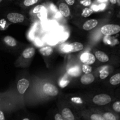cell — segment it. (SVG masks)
<instances>
[{
    "instance_id": "4",
    "label": "cell",
    "mask_w": 120,
    "mask_h": 120,
    "mask_svg": "<svg viewBox=\"0 0 120 120\" xmlns=\"http://www.w3.org/2000/svg\"><path fill=\"white\" fill-rule=\"evenodd\" d=\"M43 91L46 94L50 96H56L58 94V89L55 86L51 83H47L43 85Z\"/></svg>"
},
{
    "instance_id": "8",
    "label": "cell",
    "mask_w": 120,
    "mask_h": 120,
    "mask_svg": "<svg viewBox=\"0 0 120 120\" xmlns=\"http://www.w3.org/2000/svg\"><path fill=\"white\" fill-rule=\"evenodd\" d=\"M29 86V82L28 80L25 79H22L19 80L17 84V89L18 92L22 94H24L26 90L28 89Z\"/></svg>"
},
{
    "instance_id": "1",
    "label": "cell",
    "mask_w": 120,
    "mask_h": 120,
    "mask_svg": "<svg viewBox=\"0 0 120 120\" xmlns=\"http://www.w3.org/2000/svg\"><path fill=\"white\" fill-rule=\"evenodd\" d=\"M102 34L106 36L116 35L120 32V26L116 24H107L101 28Z\"/></svg>"
},
{
    "instance_id": "25",
    "label": "cell",
    "mask_w": 120,
    "mask_h": 120,
    "mask_svg": "<svg viewBox=\"0 0 120 120\" xmlns=\"http://www.w3.org/2000/svg\"><path fill=\"white\" fill-rule=\"evenodd\" d=\"M82 70L85 74L90 73L92 71V68L89 64H84L82 66Z\"/></svg>"
},
{
    "instance_id": "12",
    "label": "cell",
    "mask_w": 120,
    "mask_h": 120,
    "mask_svg": "<svg viewBox=\"0 0 120 120\" xmlns=\"http://www.w3.org/2000/svg\"><path fill=\"white\" fill-rule=\"evenodd\" d=\"M95 57L101 62L103 63H105V62H109L110 59L108 55L105 54V53L103 52L100 51V50H98L96 52L95 54Z\"/></svg>"
},
{
    "instance_id": "9",
    "label": "cell",
    "mask_w": 120,
    "mask_h": 120,
    "mask_svg": "<svg viewBox=\"0 0 120 120\" xmlns=\"http://www.w3.org/2000/svg\"><path fill=\"white\" fill-rule=\"evenodd\" d=\"M59 9L60 14L66 18L69 17L70 15V10L69 6L65 2H62L59 5Z\"/></svg>"
},
{
    "instance_id": "18",
    "label": "cell",
    "mask_w": 120,
    "mask_h": 120,
    "mask_svg": "<svg viewBox=\"0 0 120 120\" xmlns=\"http://www.w3.org/2000/svg\"><path fill=\"white\" fill-rule=\"evenodd\" d=\"M68 73L69 75L72 76H77L80 75V70L79 67L75 66L68 70Z\"/></svg>"
},
{
    "instance_id": "30",
    "label": "cell",
    "mask_w": 120,
    "mask_h": 120,
    "mask_svg": "<svg viewBox=\"0 0 120 120\" xmlns=\"http://www.w3.org/2000/svg\"><path fill=\"white\" fill-rule=\"evenodd\" d=\"M0 120H6L4 112L1 110H0Z\"/></svg>"
},
{
    "instance_id": "28",
    "label": "cell",
    "mask_w": 120,
    "mask_h": 120,
    "mask_svg": "<svg viewBox=\"0 0 120 120\" xmlns=\"http://www.w3.org/2000/svg\"><path fill=\"white\" fill-rule=\"evenodd\" d=\"M71 101L77 104H82L83 103V100L79 97H73V98H71Z\"/></svg>"
},
{
    "instance_id": "7",
    "label": "cell",
    "mask_w": 120,
    "mask_h": 120,
    "mask_svg": "<svg viewBox=\"0 0 120 120\" xmlns=\"http://www.w3.org/2000/svg\"><path fill=\"white\" fill-rule=\"evenodd\" d=\"M64 120H77L73 111L68 107H64L60 113Z\"/></svg>"
},
{
    "instance_id": "31",
    "label": "cell",
    "mask_w": 120,
    "mask_h": 120,
    "mask_svg": "<svg viewBox=\"0 0 120 120\" xmlns=\"http://www.w3.org/2000/svg\"><path fill=\"white\" fill-rule=\"evenodd\" d=\"M109 1H110V2L112 5H116L117 3V2H118L117 0H109Z\"/></svg>"
},
{
    "instance_id": "6",
    "label": "cell",
    "mask_w": 120,
    "mask_h": 120,
    "mask_svg": "<svg viewBox=\"0 0 120 120\" xmlns=\"http://www.w3.org/2000/svg\"><path fill=\"white\" fill-rule=\"evenodd\" d=\"M80 60L84 64H92L96 61V57L93 54L86 52L82 54L80 56Z\"/></svg>"
},
{
    "instance_id": "23",
    "label": "cell",
    "mask_w": 120,
    "mask_h": 120,
    "mask_svg": "<svg viewBox=\"0 0 120 120\" xmlns=\"http://www.w3.org/2000/svg\"><path fill=\"white\" fill-rule=\"evenodd\" d=\"M112 109L114 111L117 113H120V101L114 102L112 105Z\"/></svg>"
},
{
    "instance_id": "13",
    "label": "cell",
    "mask_w": 120,
    "mask_h": 120,
    "mask_svg": "<svg viewBox=\"0 0 120 120\" xmlns=\"http://www.w3.org/2000/svg\"><path fill=\"white\" fill-rule=\"evenodd\" d=\"M35 53V49L34 48H26L22 53V56L25 59H30Z\"/></svg>"
},
{
    "instance_id": "34",
    "label": "cell",
    "mask_w": 120,
    "mask_h": 120,
    "mask_svg": "<svg viewBox=\"0 0 120 120\" xmlns=\"http://www.w3.org/2000/svg\"><path fill=\"white\" fill-rule=\"evenodd\" d=\"M2 1H3V0H0V3H1V2H2Z\"/></svg>"
},
{
    "instance_id": "33",
    "label": "cell",
    "mask_w": 120,
    "mask_h": 120,
    "mask_svg": "<svg viewBox=\"0 0 120 120\" xmlns=\"http://www.w3.org/2000/svg\"><path fill=\"white\" fill-rule=\"evenodd\" d=\"M98 2H105V1H106L107 0H98Z\"/></svg>"
},
{
    "instance_id": "16",
    "label": "cell",
    "mask_w": 120,
    "mask_h": 120,
    "mask_svg": "<svg viewBox=\"0 0 120 120\" xmlns=\"http://www.w3.org/2000/svg\"><path fill=\"white\" fill-rule=\"evenodd\" d=\"M110 83L111 85L116 86L120 84V73H117L113 75L110 79Z\"/></svg>"
},
{
    "instance_id": "5",
    "label": "cell",
    "mask_w": 120,
    "mask_h": 120,
    "mask_svg": "<svg viewBox=\"0 0 120 120\" xmlns=\"http://www.w3.org/2000/svg\"><path fill=\"white\" fill-rule=\"evenodd\" d=\"M8 21L12 23H21L24 21V16L22 14L16 12L9 13L7 16Z\"/></svg>"
},
{
    "instance_id": "29",
    "label": "cell",
    "mask_w": 120,
    "mask_h": 120,
    "mask_svg": "<svg viewBox=\"0 0 120 120\" xmlns=\"http://www.w3.org/2000/svg\"><path fill=\"white\" fill-rule=\"evenodd\" d=\"M66 3L68 5H73L75 3V0H64Z\"/></svg>"
},
{
    "instance_id": "24",
    "label": "cell",
    "mask_w": 120,
    "mask_h": 120,
    "mask_svg": "<svg viewBox=\"0 0 120 120\" xmlns=\"http://www.w3.org/2000/svg\"><path fill=\"white\" fill-rule=\"evenodd\" d=\"M109 75V71L108 69H102L100 71V77L101 79H104L106 77H107Z\"/></svg>"
},
{
    "instance_id": "15",
    "label": "cell",
    "mask_w": 120,
    "mask_h": 120,
    "mask_svg": "<svg viewBox=\"0 0 120 120\" xmlns=\"http://www.w3.org/2000/svg\"><path fill=\"white\" fill-rule=\"evenodd\" d=\"M39 52L43 56H48L52 54L53 50L50 46H45L40 49Z\"/></svg>"
},
{
    "instance_id": "32",
    "label": "cell",
    "mask_w": 120,
    "mask_h": 120,
    "mask_svg": "<svg viewBox=\"0 0 120 120\" xmlns=\"http://www.w3.org/2000/svg\"><path fill=\"white\" fill-rule=\"evenodd\" d=\"M30 120V118H28V117H25V118H22V120Z\"/></svg>"
},
{
    "instance_id": "10",
    "label": "cell",
    "mask_w": 120,
    "mask_h": 120,
    "mask_svg": "<svg viewBox=\"0 0 120 120\" xmlns=\"http://www.w3.org/2000/svg\"><path fill=\"white\" fill-rule=\"evenodd\" d=\"M94 77L92 74H85L82 76L80 79V82L83 84L87 85V84L92 83L94 81Z\"/></svg>"
},
{
    "instance_id": "26",
    "label": "cell",
    "mask_w": 120,
    "mask_h": 120,
    "mask_svg": "<svg viewBox=\"0 0 120 120\" xmlns=\"http://www.w3.org/2000/svg\"><path fill=\"white\" fill-rule=\"evenodd\" d=\"M45 10V8L43 7V5H37L36 7H35L34 8V10H33V12L34 13H39L40 12L42 11Z\"/></svg>"
},
{
    "instance_id": "14",
    "label": "cell",
    "mask_w": 120,
    "mask_h": 120,
    "mask_svg": "<svg viewBox=\"0 0 120 120\" xmlns=\"http://www.w3.org/2000/svg\"><path fill=\"white\" fill-rule=\"evenodd\" d=\"M4 42L8 46L11 47H14L16 45V41L13 37L11 36H6L4 38Z\"/></svg>"
},
{
    "instance_id": "21",
    "label": "cell",
    "mask_w": 120,
    "mask_h": 120,
    "mask_svg": "<svg viewBox=\"0 0 120 120\" xmlns=\"http://www.w3.org/2000/svg\"><path fill=\"white\" fill-rule=\"evenodd\" d=\"M70 81L68 79V77L66 76H64L63 78L61 79V80L59 82V86H60L62 88H64L66 87L69 84Z\"/></svg>"
},
{
    "instance_id": "35",
    "label": "cell",
    "mask_w": 120,
    "mask_h": 120,
    "mask_svg": "<svg viewBox=\"0 0 120 120\" xmlns=\"http://www.w3.org/2000/svg\"><path fill=\"white\" fill-rule=\"evenodd\" d=\"M117 1H118V0H117Z\"/></svg>"
},
{
    "instance_id": "3",
    "label": "cell",
    "mask_w": 120,
    "mask_h": 120,
    "mask_svg": "<svg viewBox=\"0 0 120 120\" xmlns=\"http://www.w3.org/2000/svg\"><path fill=\"white\" fill-rule=\"evenodd\" d=\"M83 49V45L80 42H73L69 45H64L62 49L64 52H76Z\"/></svg>"
},
{
    "instance_id": "17",
    "label": "cell",
    "mask_w": 120,
    "mask_h": 120,
    "mask_svg": "<svg viewBox=\"0 0 120 120\" xmlns=\"http://www.w3.org/2000/svg\"><path fill=\"white\" fill-rule=\"evenodd\" d=\"M86 120H105L102 114L98 113H92L87 116Z\"/></svg>"
},
{
    "instance_id": "20",
    "label": "cell",
    "mask_w": 120,
    "mask_h": 120,
    "mask_svg": "<svg viewBox=\"0 0 120 120\" xmlns=\"http://www.w3.org/2000/svg\"><path fill=\"white\" fill-rule=\"evenodd\" d=\"M93 9L91 8H87V7H86L85 8L83 9L82 13V16H83L84 18H87L88 16H90L91 14L93 12Z\"/></svg>"
},
{
    "instance_id": "19",
    "label": "cell",
    "mask_w": 120,
    "mask_h": 120,
    "mask_svg": "<svg viewBox=\"0 0 120 120\" xmlns=\"http://www.w3.org/2000/svg\"><path fill=\"white\" fill-rule=\"evenodd\" d=\"M105 120H118L117 116L111 112H105L102 114Z\"/></svg>"
},
{
    "instance_id": "11",
    "label": "cell",
    "mask_w": 120,
    "mask_h": 120,
    "mask_svg": "<svg viewBox=\"0 0 120 120\" xmlns=\"http://www.w3.org/2000/svg\"><path fill=\"white\" fill-rule=\"evenodd\" d=\"M98 24V21L96 19H90L87 21L83 24V28L86 30H90L94 28Z\"/></svg>"
},
{
    "instance_id": "2",
    "label": "cell",
    "mask_w": 120,
    "mask_h": 120,
    "mask_svg": "<svg viewBox=\"0 0 120 120\" xmlns=\"http://www.w3.org/2000/svg\"><path fill=\"white\" fill-rule=\"evenodd\" d=\"M111 101V97L105 94H100L96 95L93 98V102L97 105H105Z\"/></svg>"
},
{
    "instance_id": "22",
    "label": "cell",
    "mask_w": 120,
    "mask_h": 120,
    "mask_svg": "<svg viewBox=\"0 0 120 120\" xmlns=\"http://www.w3.org/2000/svg\"><path fill=\"white\" fill-rule=\"evenodd\" d=\"M39 1V0H23L22 4L25 7H30L38 3Z\"/></svg>"
},
{
    "instance_id": "27",
    "label": "cell",
    "mask_w": 120,
    "mask_h": 120,
    "mask_svg": "<svg viewBox=\"0 0 120 120\" xmlns=\"http://www.w3.org/2000/svg\"><path fill=\"white\" fill-rule=\"evenodd\" d=\"M80 3L82 5L84 6V7H89L92 3L91 0H80Z\"/></svg>"
}]
</instances>
